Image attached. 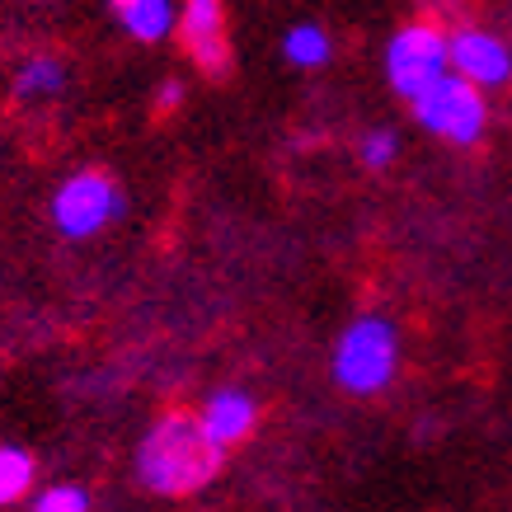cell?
<instances>
[{
    "mask_svg": "<svg viewBox=\"0 0 512 512\" xmlns=\"http://www.w3.org/2000/svg\"><path fill=\"white\" fill-rule=\"evenodd\" d=\"M66 90V66L52 57V52H38V57H24L15 71V99L19 104H52L57 94Z\"/></svg>",
    "mask_w": 512,
    "mask_h": 512,
    "instance_id": "cell-11",
    "label": "cell"
},
{
    "mask_svg": "<svg viewBox=\"0 0 512 512\" xmlns=\"http://www.w3.org/2000/svg\"><path fill=\"white\" fill-rule=\"evenodd\" d=\"M38 489V461L24 447L0 442V508H19L29 503Z\"/></svg>",
    "mask_w": 512,
    "mask_h": 512,
    "instance_id": "cell-12",
    "label": "cell"
},
{
    "mask_svg": "<svg viewBox=\"0 0 512 512\" xmlns=\"http://www.w3.org/2000/svg\"><path fill=\"white\" fill-rule=\"evenodd\" d=\"M409 118L433 141H447L456 151H470V146H480L484 132H489V94H484L480 85L461 80L456 71H447V76H437L423 94L409 99Z\"/></svg>",
    "mask_w": 512,
    "mask_h": 512,
    "instance_id": "cell-3",
    "label": "cell"
},
{
    "mask_svg": "<svg viewBox=\"0 0 512 512\" xmlns=\"http://www.w3.org/2000/svg\"><path fill=\"white\" fill-rule=\"evenodd\" d=\"M282 62L292 71H325L334 62V38H329L325 24L315 19H301L292 29L282 33Z\"/></svg>",
    "mask_w": 512,
    "mask_h": 512,
    "instance_id": "cell-10",
    "label": "cell"
},
{
    "mask_svg": "<svg viewBox=\"0 0 512 512\" xmlns=\"http://www.w3.org/2000/svg\"><path fill=\"white\" fill-rule=\"evenodd\" d=\"M461 5H466V0H414V10H419L423 19H437V24L456 19L461 15Z\"/></svg>",
    "mask_w": 512,
    "mask_h": 512,
    "instance_id": "cell-15",
    "label": "cell"
},
{
    "mask_svg": "<svg viewBox=\"0 0 512 512\" xmlns=\"http://www.w3.org/2000/svg\"><path fill=\"white\" fill-rule=\"evenodd\" d=\"M179 104H184V80H165V85L156 90V109L160 113H174Z\"/></svg>",
    "mask_w": 512,
    "mask_h": 512,
    "instance_id": "cell-16",
    "label": "cell"
},
{
    "mask_svg": "<svg viewBox=\"0 0 512 512\" xmlns=\"http://www.w3.org/2000/svg\"><path fill=\"white\" fill-rule=\"evenodd\" d=\"M381 66H386V85L395 99H414V94H423L428 85H433L437 76H447V24H437V19H404L400 29L386 38V57H381Z\"/></svg>",
    "mask_w": 512,
    "mask_h": 512,
    "instance_id": "cell-4",
    "label": "cell"
},
{
    "mask_svg": "<svg viewBox=\"0 0 512 512\" xmlns=\"http://www.w3.org/2000/svg\"><path fill=\"white\" fill-rule=\"evenodd\" d=\"M123 207H127L123 188L104 170L66 174L62 184H57V193H52V202H47L52 226L66 240H94V235H104L113 221L123 217Z\"/></svg>",
    "mask_w": 512,
    "mask_h": 512,
    "instance_id": "cell-5",
    "label": "cell"
},
{
    "mask_svg": "<svg viewBox=\"0 0 512 512\" xmlns=\"http://www.w3.org/2000/svg\"><path fill=\"white\" fill-rule=\"evenodd\" d=\"M447 66L461 80L480 85L484 94H494L512 80V47L503 33L484 29V24H451L447 29Z\"/></svg>",
    "mask_w": 512,
    "mask_h": 512,
    "instance_id": "cell-6",
    "label": "cell"
},
{
    "mask_svg": "<svg viewBox=\"0 0 512 512\" xmlns=\"http://www.w3.org/2000/svg\"><path fill=\"white\" fill-rule=\"evenodd\" d=\"M29 512H90V494L80 484H47L33 489Z\"/></svg>",
    "mask_w": 512,
    "mask_h": 512,
    "instance_id": "cell-14",
    "label": "cell"
},
{
    "mask_svg": "<svg viewBox=\"0 0 512 512\" xmlns=\"http://www.w3.org/2000/svg\"><path fill=\"white\" fill-rule=\"evenodd\" d=\"M193 414H198L207 442H212V447H221V451H235L240 442H249V437H254V428H259V400H254L249 390H240V386L212 390V395H207Z\"/></svg>",
    "mask_w": 512,
    "mask_h": 512,
    "instance_id": "cell-8",
    "label": "cell"
},
{
    "mask_svg": "<svg viewBox=\"0 0 512 512\" xmlns=\"http://www.w3.org/2000/svg\"><path fill=\"white\" fill-rule=\"evenodd\" d=\"M400 353H404V334L400 325L381 311H367L348 320L343 334L334 339V353H329V376L343 395H357V400H372L381 390L395 386L400 376Z\"/></svg>",
    "mask_w": 512,
    "mask_h": 512,
    "instance_id": "cell-2",
    "label": "cell"
},
{
    "mask_svg": "<svg viewBox=\"0 0 512 512\" xmlns=\"http://www.w3.org/2000/svg\"><path fill=\"white\" fill-rule=\"evenodd\" d=\"M357 165L362 170H372V174H386L395 160H400V132L386 123H372L367 132H357Z\"/></svg>",
    "mask_w": 512,
    "mask_h": 512,
    "instance_id": "cell-13",
    "label": "cell"
},
{
    "mask_svg": "<svg viewBox=\"0 0 512 512\" xmlns=\"http://www.w3.org/2000/svg\"><path fill=\"white\" fill-rule=\"evenodd\" d=\"M174 38L184 43L188 62L202 76L221 80L231 71V29H226V5L221 0H179V24Z\"/></svg>",
    "mask_w": 512,
    "mask_h": 512,
    "instance_id": "cell-7",
    "label": "cell"
},
{
    "mask_svg": "<svg viewBox=\"0 0 512 512\" xmlns=\"http://www.w3.org/2000/svg\"><path fill=\"white\" fill-rule=\"evenodd\" d=\"M113 19L123 24L127 38L137 43H165L174 38V24H179V0H109Z\"/></svg>",
    "mask_w": 512,
    "mask_h": 512,
    "instance_id": "cell-9",
    "label": "cell"
},
{
    "mask_svg": "<svg viewBox=\"0 0 512 512\" xmlns=\"http://www.w3.org/2000/svg\"><path fill=\"white\" fill-rule=\"evenodd\" d=\"M226 451L212 447L193 409H165L137 442V480L160 498L202 494L221 475Z\"/></svg>",
    "mask_w": 512,
    "mask_h": 512,
    "instance_id": "cell-1",
    "label": "cell"
}]
</instances>
